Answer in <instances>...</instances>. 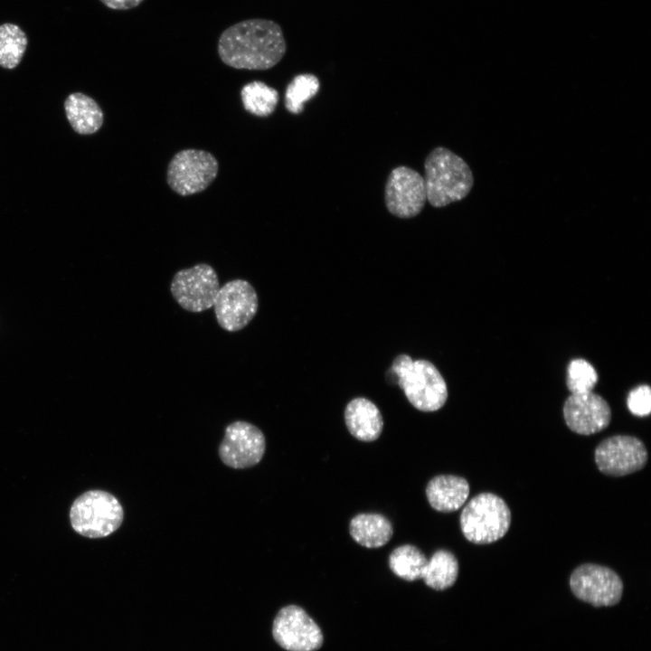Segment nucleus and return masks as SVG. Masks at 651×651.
<instances>
[{"instance_id":"nucleus-1","label":"nucleus","mask_w":651,"mask_h":651,"mask_svg":"<svg viewBox=\"0 0 651 651\" xmlns=\"http://www.w3.org/2000/svg\"><path fill=\"white\" fill-rule=\"evenodd\" d=\"M222 61L234 69L266 71L277 65L287 52L280 25L269 19H248L225 29L218 40Z\"/></svg>"},{"instance_id":"nucleus-2","label":"nucleus","mask_w":651,"mask_h":651,"mask_svg":"<svg viewBox=\"0 0 651 651\" xmlns=\"http://www.w3.org/2000/svg\"><path fill=\"white\" fill-rule=\"evenodd\" d=\"M387 376L420 411H436L447 401V383L437 367L428 360H413L408 354H400L393 360Z\"/></svg>"},{"instance_id":"nucleus-3","label":"nucleus","mask_w":651,"mask_h":651,"mask_svg":"<svg viewBox=\"0 0 651 651\" xmlns=\"http://www.w3.org/2000/svg\"><path fill=\"white\" fill-rule=\"evenodd\" d=\"M424 182L427 200L436 208L463 200L471 192L474 176L467 163L451 150L439 146L427 156Z\"/></svg>"},{"instance_id":"nucleus-4","label":"nucleus","mask_w":651,"mask_h":651,"mask_svg":"<svg viewBox=\"0 0 651 651\" xmlns=\"http://www.w3.org/2000/svg\"><path fill=\"white\" fill-rule=\"evenodd\" d=\"M465 538L476 544L492 543L505 535L511 524L506 503L492 493H481L470 499L459 518Z\"/></svg>"},{"instance_id":"nucleus-5","label":"nucleus","mask_w":651,"mask_h":651,"mask_svg":"<svg viewBox=\"0 0 651 651\" xmlns=\"http://www.w3.org/2000/svg\"><path fill=\"white\" fill-rule=\"evenodd\" d=\"M124 511L119 501L102 490H90L72 504L70 520L75 532L88 538L106 537L121 525Z\"/></svg>"},{"instance_id":"nucleus-6","label":"nucleus","mask_w":651,"mask_h":651,"mask_svg":"<svg viewBox=\"0 0 651 651\" xmlns=\"http://www.w3.org/2000/svg\"><path fill=\"white\" fill-rule=\"evenodd\" d=\"M219 163L210 152L184 149L177 152L168 164L166 183L181 196L206 190L218 175Z\"/></svg>"},{"instance_id":"nucleus-7","label":"nucleus","mask_w":651,"mask_h":651,"mask_svg":"<svg viewBox=\"0 0 651 651\" xmlns=\"http://www.w3.org/2000/svg\"><path fill=\"white\" fill-rule=\"evenodd\" d=\"M219 289L218 275L207 263L178 270L170 284L174 299L182 308L192 313L212 307Z\"/></svg>"},{"instance_id":"nucleus-8","label":"nucleus","mask_w":651,"mask_h":651,"mask_svg":"<svg viewBox=\"0 0 651 651\" xmlns=\"http://www.w3.org/2000/svg\"><path fill=\"white\" fill-rule=\"evenodd\" d=\"M212 307L219 326L228 332H237L256 316L258 294L249 281L232 279L220 287Z\"/></svg>"},{"instance_id":"nucleus-9","label":"nucleus","mask_w":651,"mask_h":651,"mask_svg":"<svg viewBox=\"0 0 651 651\" xmlns=\"http://www.w3.org/2000/svg\"><path fill=\"white\" fill-rule=\"evenodd\" d=\"M570 587L575 597L594 607L614 606L623 593L620 577L610 568L594 563L578 566L571 575Z\"/></svg>"},{"instance_id":"nucleus-10","label":"nucleus","mask_w":651,"mask_h":651,"mask_svg":"<svg viewBox=\"0 0 651 651\" xmlns=\"http://www.w3.org/2000/svg\"><path fill=\"white\" fill-rule=\"evenodd\" d=\"M272 636L287 651H315L324 641L323 633L314 619L299 606L288 605L277 613Z\"/></svg>"},{"instance_id":"nucleus-11","label":"nucleus","mask_w":651,"mask_h":651,"mask_svg":"<svg viewBox=\"0 0 651 651\" xmlns=\"http://www.w3.org/2000/svg\"><path fill=\"white\" fill-rule=\"evenodd\" d=\"M384 200L392 215L403 219L415 217L427 201L423 176L408 166L394 168L387 178Z\"/></svg>"},{"instance_id":"nucleus-12","label":"nucleus","mask_w":651,"mask_h":651,"mask_svg":"<svg viewBox=\"0 0 651 651\" xmlns=\"http://www.w3.org/2000/svg\"><path fill=\"white\" fill-rule=\"evenodd\" d=\"M266 439L255 425L237 420L229 424L219 446V456L224 465L232 468H247L263 458Z\"/></svg>"},{"instance_id":"nucleus-13","label":"nucleus","mask_w":651,"mask_h":651,"mask_svg":"<svg viewBox=\"0 0 651 651\" xmlns=\"http://www.w3.org/2000/svg\"><path fill=\"white\" fill-rule=\"evenodd\" d=\"M647 450L637 438L617 435L601 441L595 449V462L599 470L609 476H622L643 468L647 461Z\"/></svg>"},{"instance_id":"nucleus-14","label":"nucleus","mask_w":651,"mask_h":651,"mask_svg":"<svg viewBox=\"0 0 651 651\" xmlns=\"http://www.w3.org/2000/svg\"><path fill=\"white\" fill-rule=\"evenodd\" d=\"M563 417L573 432L591 435L609 426L611 410L608 402L593 392L571 393L564 402Z\"/></svg>"},{"instance_id":"nucleus-15","label":"nucleus","mask_w":651,"mask_h":651,"mask_svg":"<svg viewBox=\"0 0 651 651\" xmlns=\"http://www.w3.org/2000/svg\"><path fill=\"white\" fill-rule=\"evenodd\" d=\"M344 421L352 436L365 442L376 440L383 429L380 410L373 401L363 397L354 398L346 405Z\"/></svg>"},{"instance_id":"nucleus-16","label":"nucleus","mask_w":651,"mask_h":651,"mask_svg":"<svg viewBox=\"0 0 651 651\" xmlns=\"http://www.w3.org/2000/svg\"><path fill=\"white\" fill-rule=\"evenodd\" d=\"M469 495V484L461 476L439 475L431 478L426 487V496L436 511L451 513L458 510Z\"/></svg>"},{"instance_id":"nucleus-17","label":"nucleus","mask_w":651,"mask_h":651,"mask_svg":"<svg viewBox=\"0 0 651 651\" xmlns=\"http://www.w3.org/2000/svg\"><path fill=\"white\" fill-rule=\"evenodd\" d=\"M66 117L71 127L80 135L96 133L103 124V112L90 97L75 92L64 101Z\"/></svg>"},{"instance_id":"nucleus-18","label":"nucleus","mask_w":651,"mask_h":651,"mask_svg":"<svg viewBox=\"0 0 651 651\" xmlns=\"http://www.w3.org/2000/svg\"><path fill=\"white\" fill-rule=\"evenodd\" d=\"M352 538L366 548H379L385 545L392 536V525L384 515L375 513L359 514L349 524Z\"/></svg>"},{"instance_id":"nucleus-19","label":"nucleus","mask_w":651,"mask_h":651,"mask_svg":"<svg viewBox=\"0 0 651 651\" xmlns=\"http://www.w3.org/2000/svg\"><path fill=\"white\" fill-rule=\"evenodd\" d=\"M458 575V562L456 556L446 550L435 552L428 560L422 580L429 588L444 590L450 588Z\"/></svg>"},{"instance_id":"nucleus-20","label":"nucleus","mask_w":651,"mask_h":651,"mask_svg":"<svg viewBox=\"0 0 651 651\" xmlns=\"http://www.w3.org/2000/svg\"><path fill=\"white\" fill-rule=\"evenodd\" d=\"M428 559L416 546L404 544L395 548L389 556V567L399 578L413 581L422 578Z\"/></svg>"},{"instance_id":"nucleus-21","label":"nucleus","mask_w":651,"mask_h":651,"mask_svg":"<svg viewBox=\"0 0 651 651\" xmlns=\"http://www.w3.org/2000/svg\"><path fill=\"white\" fill-rule=\"evenodd\" d=\"M241 98L246 111L257 117H268L274 112L279 97L274 88L253 80L242 87Z\"/></svg>"},{"instance_id":"nucleus-22","label":"nucleus","mask_w":651,"mask_h":651,"mask_svg":"<svg viewBox=\"0 0 651 651\" xmlns=\"http://www.w3.org/2000/svg\"><path fill=\"white\" fill-rule=\"evenodd\" d=\"M28 44L24 31L17 24H0V66L12 70L19 65Z\"/></svg>"},{"instance_id":"nucleus-23","label":"nucleus","mask_w":651,"mask_h":651,"mask_svg":"<svg viewBox=\"0 0 651 651\" xmlns=\"http://www.w3.org/2000/svg\"><path fill=\"white\" fill-rule=\"evenodd\" d=\"M319 90L318 79L310 73L297 75L288 85L285 92V107L292 114L303 111L305 102Z\"/></svg>"},{"instance_id":"nucleus-24","label":"nucleus","mask_w":651,"mask_h":651,"mask_svg":"<svg viewBox=\"0 0 651 651\" xmlns=\"http://www.w3.org/2000/svg\"><path fill=\"white\" fill-rule=\"evenodd\" d=\"M597 382V372L588 361L574 359L569 363L566 384L571 393L592 392Z\"/></svg>"},{"instance_id":"nucleus-25","label":"nucleus","mask_w":651,"mask_h":651,"mask_svg":"<svg viewBox=\"0 0 651 651\" xmlns=\"http://www.w3.org/2000/svg\"><path fill=\"white\" fill-rule=\"evenodd\" d=\"M630 412L638 417L649 415L651 410V391L648 385H640L633 389L627 400Z\"/></svg>"},{"instance_id":"nucleus-26","label":"nucleus","mask_w":651,"mask_h":651,"mask_svg":"<svg viewBox=\"0 0 651 651\" xmlns=\"http://www.w3.org/2000/svg\"><path fill=\"white\" fill-rule=\"evenodd\" d=\"M104 5L113 10H128L141 5L144 0H99Z\"/></svg>"}]
</instances>
